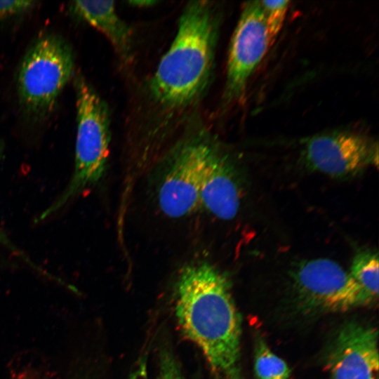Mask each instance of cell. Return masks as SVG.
<instances>
[{"instance_id":"obj_1","label":"cell","mask_w":379,"mask_h":379,"mask_svg":"<svg viewBox=\"0 0 379 379\" xmlns=\"http://www.w3.org/2000/svg\"><path fill=\"white\" fill-rule=\"evenodd\" d=\"M221 22V6L215 1H190L184 6L169 48L128 101L124 146L132 166L154 164L201 114L214 77Z\"/></svg>"},{"instance_id":"obj_2","label":"cell","mask_w":379,"mask_h":379,"mask_svg":"<svg viewBox=\"0 0 379 379\" xmlns=\"http://www.w3.org/2000/svg\"><path fill=\"white\" fill-rule=\"evenodd\" d=\"M175 288L182 333L224 379H243L241 320L227 277L207 262H194L182 269Z\"/></svg>"},{"instance_id":"obj_3","label":"cell","mask_w":379,"mask_h":379,"mask_svg":"<svg viewBox=\"0 0 379 379\" xmlns=\"http://www.w3.org/2000/svg\"><path fill=\"white\" fill-rule=\"evenodd\" d=\"M215 134L201 113L190 121L155 162L160 164L161 174L157 201L166 216L186 217L199 207L201 180Z\"/></svg>"},{"instance_id":"obj_4","label":"cell","mask_w":379,"mask_h":379,"mask_svg":"<svg viewBox=\"0 0 379 379\" xmlns=\"http://www.w3.org/2000/svg\"><path fill=\"white\" fill-rule=\"evenodd\" d=\"M77 130L74 169L60 196L39 217L44 220L103 177L111 142L108 105L81 75L75 80Z\"/></svg>"},{"instance_id":"obj_5","label":"cell","mask_w":379,"mask_h":379,"mask_svg":"<svg viewBox=\"0 0 379 379\" xmlns=\"http://www.w3.org/2000/svg\"><path fill=\"white\" fill-rule=\"evenodd\" d=\"M295 305L306 314L345 312L371 305L349 272L326 258L305 260L291 272Z\"/></svg>"},{"instance_id":"obj_6","label":"cell","mask_w":379,"mask_h":379,"mask_svg":"<svg viewBox=\"0 0 379 379\" xmlns=\"http://www.w3.org/2000/svg\"><path fill=\"white\" fill-rule=\"evenodd\" d=\"M74 69L72 51L58 36L39 39L27 52L19 72L22 102L34 114L51 109L71 77Z\"/></svg>"},{"instance_id":"obj_7","label":"cell","mask_w":379,"mask_h":379,"mask_svg":"<svg viewBox=\"0 0 379 379\" xmlns=\"http://www.w3.org/2000/svg\"><path fill=\"white\" fill-rule=\"evenodd\" d=\"M270 46L260 1L246 2L230 44L221 109L234 104L244 95L250 77Z\"/></svg>"},{"instance_id":"obj_8","label":"cell","mask_w":379,"mask_h":379,"mask_svg":"<svg viewBox=\"0 0 379 379\" xmlns=\"http://www.w3.org/2000/svg\"><path fill=\"white\" fill-rule=\"evenodd\" d=\"M302 158L311 171L334 178L354 175L378 164V143L373 139L350 131H333L307 138Z\"/></svg>"},{"instance_id":"obj_9","label":"cell","mask_w":379,"mask_h":379,"mask_svg":"<svg viewBox=\"0 0 379 379\" xmlns=\"http://www.w3.org/2000/svg\"><path fill=\"white\" fill-rule=\"evenodd\" d=\"M329 379H375L379 366L376 328L355 321L344 324L326 358Z\"/></svg>"},{"instance_id":"obj_10","label":"cell","mask_w":379,"mask_h":379,"mask_svg":"<svg viewBox=\"0 0 379 379\" xmlns=\"http://www.w3.org/2000/svg\"><path fill=\"white\" fill-rule=\"evenodd\" d=\"M241 186L233 156L215 134L200 187V206L222 220L234 218L239 211Z\"/></svg>"},{"instance_id":"obj_11","label":"cell","mask_w":379,"mask_h":379,"mask_svg":"<svg viewBox=\"0 0 379 379\" xmlns=\"http://www.w3.org/2000/svg\"><path fill=\"white\" fill-rule=\"evenodd\" d=\"M75 15L101 32L112 45L120 63L130 66L133 61L131 29L118 15L113 1H75Z\"/></svg>"},{"instance_id":"obj_12","label":"cell","mask_w":379,"mask_h":379,"mask_svg":"<svg viewBox=\"0 0 379 379\" xmlns=\"http://www.w3.org/2000/svg\"><path fill=\"white\" fill-rule=\"evenodd\" d=\"M371 304L378 298V256L371 250L357 253L349 273Z\"/></svg>"},{"instance_id":"obj_13","label":"cell","mask_w":379,"mask_h":379,"mask_svg":"<svg viewBox=\"0 0 379 379\" xmlns=\"http://www.w3.org/2000/svg\"><path fill=\"white\" fill-rule=\"evenodd\" d=\"M253 367L256 379H289L291 375L286 362L275 354L261 337L255 340Z\"/></svg>"},{"instance_id":"obj_14","label":"cell","mask_w":379,"mask_h":379,"mask_svg":"<svg viewBox=\"0 0 379 379\" xmlns=\"http://www.w3.org/2000/svg\"><path fill=\"white\" fill-rule=\"evenodd\" d=\"M272 46L279 34L289 8V1H260Z\"/></svg>"},{"instance_id":"obj_15","label":"cell","mask_w":379,"mask_h":379,"mask_svg":"<svg viewBox=\"0 0 379 379\" xmlns=\"http://www.w3.org/2000/svg\"><path fill=\"white\" fill-rule=\"evenodd\" d=\"M157 379H184L181 368L170 350L164 349L159 354Z\"/></svg>"},{"instance_id":"obj_16","label":"cell","mask_w":379,"mask_h":379,"mask_svg":"<svg viewBox=\"0 0 379 379\" xmlns=\"http://www.w3.org/2000/svg\"><path fill=\"white\" fill-rule=\"evenodd\" d=\"M35 3L33 1L25 0L0 1V18L24 13L31 9Z\"/></svg>"},{"instance_id":"obj_17","label":"cell","mask_w":379,"mask_h":379,"mask_svg":"<svg viewBox=\"0 0 379 379\" xmlns=\"http://www.w3.org/2000/svg\"><path fill=\"white\" fill-rule=\"evenodd\" d=\"M93 371L81 360L72 359L69 361L64 379H93Z\"/></svg>"},{"instance_id":"obj_18","label":"cell","mask_w":379,"mask_h":379,"mask_svg":"<svg viewBox=\"0 0 379 379\" xmlns=\"http://www.w3.org/2000/svg\"><path fill=\"white\" fill-rule=\"evenodd\" d=\"M0 243L6 246L7 248H8L10 250L13 251L14 253H16L20 256H22L23 258H25L23 253H20V251H19V250L16 247H15V246L8 239L7 235L4 232V231L1 228H0Z\"/></svg>"},{"instance_id":"obj_19","label":"cell","mask_w":379,"mask_h":379,"mask_svg":"<svg viewBox=\"0 0 379 379\" xmlns=\"http://www.w3.org/2000/svg\"><path fill=\"white\" fill-rule=\"evenodd\" d=\"M128 4L133 7L137 8H148L154 6L159 3L156 0H132L128 1Z\"/></svg>"},{"instance_id":"obj_20","label":"cell","mask_w":379,"mask_h":379,"mask_svg":"<svg viewBox=\"0 0 379 379\" xmlns=\"http://www.w3.org/2000/svg\"><path fill=\"white\" fill-rule=\"evenodd\" d=\"M1 147L0 145V157H1Z\"/></svg>"},{"instance_id":"obj_21","label":"cell","mask_w":379,"mask_h":379,"mask_svg":"<svg viewBox=\"0 0 379 379\" xmlns=\"http://www.w3.org/2000/svg\"><path fill=\"white\" fill-rule=\"evenodd\" d=\"M375 379H378V377H377V378H375Z\"/></svg>"}]
</instances>
